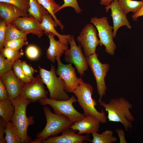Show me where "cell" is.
Wrapping results in <instances>:
<instances>
[{
    "label": "cell",
    "mask_w": 143,
    "mask_h": 143,
    "mask_svg": "<svg viewBox=\"0 0 143 143\" xmlns=\"http://www.w3.org/2000/svg\"><path fill=\"white\" fill-rule=\"evenodd\" d=\"M99 102L107 112L109 121L121 123L127 131L131 129L135 118L130 111L132 105L128 101L121 97L111 99L108 103L102 100Z\"/></svg>",
    "instance_id": "cell-1"
},
{
    "label": "cell",
    "mask_w": 143,
    "mask_h": 143,
    "mask_svg": "<svg viewBox=\"0 0 143 143\" xmlns=\"http://www.w3.org/2000/svg\"><path fill=\"white\" fill-rule=\"evenodd\" d=\"M43 109L46 118V124L43 130L36 134V138L30 142L31 143H39L50 136H57L64 130L70 128L73 123L66 116L52 113L47 106H44Z\"/></svg>",
    "instance_id": "cell-2"
},
{
    "label": "cell",
    "mask_w": 143,
    "mask_h": 143,
    "mask_svg": "<svg viewBox=\"0 0 143 143\" xmlns=\"http://www.w3.org/2000/svg\"><path fill=\"white\" fill-rule=\"evenodd\" d=\"M93 91V87L91 84L83 81L79 84L73 93L77 97V101L83 110V114L86 117H95L101 123H105L106 122L107 118L104 110L100 112L96 109L95 107L97 104L92 97Z\"/></svg>",
    "instance_id": "cell-3"
},
{
    "label": "cell",
    "mask_w": 143,
    "mask_h": 143,
    "mask_svg": "<svg viewBox=\"0 0 143 143\" xmlns=\"http://www.w3.org/2000/svg\"><path fill=\"white\" fill-rule=\"evenodd\" d=\"M12 102L15 107V112L11 121L17 128L23 143H30L32 140L27 134V129L34 122L33 116L27 117L26 109L27 105L32 102L20 94Z\"/></svg>",
    "instance_id": "cell-4"
},
{
    "label": "cell",
    "mask_w": 143,
    "mask_h": 143,
    "mask_svg": "<svg viewBox=\"0 0 143 143\" xmlns=\"http://www.w3.org/2000/svg\"><path fill=\"white\" fill-rule=\"evenodd\" d=\"M39 75L43 83L46 85L50 93V98L56 100H64L70 98L64 90L63 79L56 76L55 66L51 65L50 71L38 66Z\"/></svg>",
    "instance_id": "cell-5"
},
{
    "label": "cell",
    "mask_w": 143,
    "mask_h": 143,
    "mask_svg": "<svg viewBox=\"0 0 143 143\" xmlns=\"http://www.w3.org/2000/svg\"><path fill=\"white\" fill-rule=\"evenodd\" d=\"M77 101L74 95H72L69 99L66 100H56L47 97L38 101L42 105H50L53 108L54 113L59 115H64L73 123L79 121L86 117L83 114L76 110L73 105V103Z\"/></svg>",
    "instance_id": "cell-6"
},
{
    "label": "cell",
    "mask_w": 143,
    "mask_h": 143,
    "mask_svg": "<svg viewBox=\"0 0 143 143\" xmlns=\"http://www.w3.org/2000/svg\"><path fill=\"white\" fill-rule=\"evenodd\" d=\"M90 22L97 29L100 44L105 46L107 53L113 55L116 48V46L113 41V27L109 25L107 17H94L91 19Z\"/></svg>",
    "instance_id": "cell-7"
},
{
    "label": "cell",
    "mask_w": 143,
    "mask_h": 143,
    "mask_svg": "<svg viewBox=\"0 0 143 143\" xmlns=\"http://www.w3.org/2000/svg\"><path fill=\"white\" fill-rule=\"evenodd\" d=\"M98 55L96 53L86 57V61L96 79L97 88L99 96L98 101H102L106 93L107 87L105 78L109 70V66L107 64H102L98 58Z\"/></svg>",
    "instance_id": "cell-8"
},
{
    "label": "cell",
    "mask_w": 143,
    "mask_h": 143,
    "mask_svg": "<svg viewBox=\"0 0 143 143\" xmlns=\"http://www.w3.org/2000/svg\"><path fill=\"white\" fill-rule=\"evenodd\" d=\"M67 40L70 48L64 52V60L66 62L73 64L77 72L82 76L88 69V65L86 57L82 50V47L79 44L78 46L77 45L73 35H70Z\"/></svg>",
    "instance_id": "cell-9"
},
{
    "label": "cell",
    "mask_w": 143,
    "mask_h": 143,
    "mask_svg": "<svg viewBox=\"0 0 143 143\" xmlns=\"http://www.w3.org/2000/svg\"><path fill=\"white\" fill-rule=\"evenodd\" d=\"M97 30L92 24L85 25L77 38V40L83 48L84 54L88 57L95 53L97 46L100 42L97 37Z\"/></svg>",
    "instance_id": "cell-10"
},
{
    "label": "cell",
    "mask_w": 143,
    "mask_h": 143,
    "mask_svg": "<svg viewBox=\"0 0 143 143\" xmlns=\"http://www.w3.org/2000/svg\"><path fill=\"white\" fill-rule=\"evenodd\" d=\"M60 58L58 57L56 59L57 63L56 74L64 80L65 91L73 93L79 84L83 81L82 78L77 77L75 68L72 66V64H64L61 61Z\"/></svg>",
    "instance_id": "cell-11"
},
{
    "label": "cell",
    "mask_w": 143,
    "mask_h": 143,
    "mask_svg": "<svg viewBox=\"0 0 143 143\" xmlns=\"http://www.w3.org/2000/svg\"><path fill=\"white\" fill-rule=\"evenodd\" d=\"M43 83L40 75H38L29 82L24 83L20 94L32 102L47 97L49 91L45 90Z\"/></svg>",
    "instance_id": "cell-12"
},
{
    "label": "cell",
    "mask_w": 143,
    "mask_h": 143,
    "mask_svg": "<svg viewBox=\"0 0 143 143\" xmlns=\"http://www.w3.org/2000/svg\"><path fill=\"white\" fill-rule=\"evenodd\" d=\"M11 23L27 35L31 33L41 38L44 33V31L41 26V23L30 15L18 17Z\"/></svg>",
    "instance_id": "cell-13"
},
{
    "label": "cell",
    "mask_w": 143,
    "mask_h": 143,
    "mask_svg": "<svg viewBox=\"0 0 143 143\" xmlns=\"http://www.w3.org/2000/svg\"><path fill=\"white\" fill-rule=\"evenodd\" d=\"M106 12L109 9L111 11L110 16L113 22V34L114 38L116 36L118 29L120 27L125 26L128 29H131V26L126 15L120 8L118 0H114L105 8Z\"/></svg>",
    "instance_id": "cell-14"
},
{
    "label": "cell",
    "mask_w": 143,
    "mask_h": 143,
    "mask_svg": "<svg viewBox=\"0 0 143 143\" xmlns=\"http://www.w3.org/2000/svg\"><path fill=\"white\" fill-rule=\"evenodd\" d=\"M8 92L9 99L12 101L16 98L20 94L24 83L14 74L12 70L0 75Z\"/></svg>",
    "instance_id": "cell-15"
},
{
    "label": "cell",
    "mask_w": 143,
    "mask_h": 143,
    "mask_svg": "<svg viewBox=\"0 0 143 143\" xmlns=\"http://www.w3.org/2000/svg\"><path fill=\"white\" fill-rule=\"evenodd\" d=\"M75 131L72 129H67L62 132L60 136L50 137L39 143H82L90 141V134L79 135L75 133Z\"/></svg>",
    "instance_id": "cell-16"
},
{
    "label": "cell",
    "mask_w": 143,
    "mask_h": 143,
    "mask_svg": "<svg viewBox=\"0 0 143 143\" xmlns=\"http://www.w3.org/2000/svg\"><path fill=\"white\" fill-rule=\"evenodd\" d=\"M100 123L95 117H86L82 119L73 123L70 128L74 131H78L77 134L78 135L84 133L90 134L93 132H99Z\"/></svg>",
    "instance_id": "cell-17"
},
{
    "label": "cell",
    "mask_w": 143,
    "mask_h": 143,
    "mask_svg": "<svg viewBox=\"0 0 143 143\" xmlns=\"http://www.w3.org/2000/svg\"><path fill=\"white\" fill-rule=\"evenodd\" d=\"M28 13L25 12L15 5L7 3L0 2V17L7 25L19 17H28Z\"/></svg>",
    "instance_id": "cell-18"
},
{
    "label": "cell",
    "mask_w": 143,
    "mask_h": 143,
    "mask_svg": "<svg viewBox=\"0 0 143 143\" xmlns=\"http://www.w3.org/2000/svg\"><path fill=\"white\" fill-rule=\"evenodd\" d=\"M46 35L50 40L49 46L46 52V57L52 62L55 63L56 59L61 57L68 47L59 40H56L54 37L55 35L53 33L48 32Z\"/></svg>",
    "instance_id": "cell-19"
},
{
    "label": "cell",
    "mask_w": 143,
    "mask_h": 143,
    "mask_svg": "<svg viewBox=\"0 0 143 143\" xmlns=\"http://www.w3.org/2000/svg\"><path fill=\"white\" fill-rule=\"evenodd\" d=\"M50 14H44L43 16V20L40 25L44 31V33L46 34L48 32H51L57 36L59 41L61 43L68 46L67 39L70 35H62L58 32L55 29L58 25L52 18Z\"/></svg>",
    "instance_id": "cell-20"
},
{
    "label": "cell",
    "mask_w": 143,
    "mask_h": 143,
    "mask_svg": "<svg viewBox=\"0 0 143 143\" xmlns=\"http://www.w3.org/2000/svg\"><path fill=\"white\" fill-rule=\"evenodd\" d=\"M4 133L6 143H23L17 128L11 121L5 122Z\"/></svg>",
    "instance_id": "cell-21"
},
{
    "label": "cell",
    "mask_w": 143,
    "mask_h": 143,
    "mask_svg": "<svg viewBox=\"0 0 143 143\" xmlns=\"http://www.w3.org/2000/svg\"><path fill=\"white\" fill-rule=\"evenodd\" d=\"M15 112V107L12 101L8 99L0 101V116L5 122L11 121Z\"/></svg>",
    "instance_id": "cell-22"
},
{
    "label": "cell",
    "mask_w": 143,
    "mask_h": 143,
    "mask_svg": "<svg viewBox=\"0 0 143 143\" xmlns=\"http://www.w3.org/2000/svg\"><path fill=\"white\" fill-rule=\"evenodd\" d=\"M29 15L33 17L40 23L43 20V15L49 14L37 0H29Z\"/></svg>",
    "instance_id": "cell-23"
},
{
    "label": "cell",
    "mask_w": 143,
    "mask_h": 143,
    "mask_svg": "<svg viewBox=\"0 0 143 143\" xmlns=\"http://www.w3.org/2000/svg\"><path fill=\"white\" fill-rule=\"evenodd\" d=\"M119 6L126 15L131 12H137L143 6V0L140 1L133 0H118Z\"/></svg>",
    "instance_id": "cell-24"
},
{
    "label": "cell",
    "mask_w": 143,
    "mask_h": 143,
    "mask_svg": "<svg viewBox=\"0 0 143 143\" xmlns=\"http://www.w3.org/2000/svg\"><path fill=\"white\" fill-rule=\"evenodd\" d=\"M113 132L111 130H106L101 134L93 132L91 134L92 139L90 142L92 143H112L117 142V138L113 136Z\"/></svg>",
    "instance_id": "cell-25"
},
{
    "label": "cell",
    "mask_w": 143,
    "mask_h": 143,
    "mask_svg": "<svg viewBox=\"0 0 143 143\" xmlns=\"http://www.w3.org/2000/svg\"><path fill=\"white\" fill-rule=\"evenodd\" d=\"M39 3L51 15L54 20L59 25L61 30L63 31L64 25L57 19L54 12L60 7L59 4H57L54 0H37Z\"/></svg>",
    "instance_id": "cell-26"
},
{
    "label": "cell",
    "mask_w": 143,
    "mask_h": 143,
    "mask_svg": "<svg viewBox=\"0 0 143 143\" xmlns=\"http://www.w3.org/2000/svg\"><path fill=\"white\" fill-rule=\"evenodd\" d=\"M27 35L11 23L6 25L5 42L20 38L27 39Z\"/></svg>",
    "instance_id": "cell-27"
},
{
    "label": "cell",
    "mask_w": 143,
    "mask_h": 143,
    "mask_svg": "<svg viewBox=\"0 0 143 143\" xmlns=\"http://www.w3.org/2000/svg\"><path fill=\"white\" fill-rule=\"evenodd\" d=\"M0 50V54L8 60L14 63L24 55L23 51L19 52L8 47H4Z\"/></svg>",
    "instance_id": "cell-28"
},
{
    "label": "cell",
    "mask_w": 143,
    "mask_h": 143,
    "mask_svg": "<svg viewBox=\"0 0 143 143\" xmlns=\"http://www.w3.org/2000/svg\"><path fill=\"white\" fill-rule=\"evenodd\" d=\"M21 61L19 59L14 63L12 70L16 76L24 83H26L31 80L28 78L23 71L21 66Z\"/></svg>",
    "instance_id": "cell-29"
},
{
    "label": "cell",
    "mask_w": 143,
    "mask_h": 143,
    "mask_svg": "<svg viewBox=\"0 0 143 143\" xmlns=\"http://www.w3.org/2000/svg\"><path fill=\"white\" fill-rule=\"evenodd\" d=\"M28 44L26 38H20L5 42L4 46L19 51L23 46Z\"/></svg>",
    "instance_id": "cell-30"
},
{
    "label": "cell",
    "mask_w": 143,
    "mask_h": 143,
    "mask_svg": "<svg viewBox=\"0 0 143 143\" xmlns=\"http://www.w3.org/2000/svg\"><path fill=\"white\" fill-rule=\"evenodd\" d=\"M10 3L16 6L23 11L28 13L30 7L29 0H0V2Z\"/></svg>",
    "instance_id": "cell-31"
},
{
    "label": "cell",
    "mask_w": 143,
    "mask_h": 143,
    "mask_svg": "<svg viewBox=\"0 0 143 143\" xmlns=\"http://www.w3.org/2000/svg\"><path fill=\"white\" fill-rule=\"evenodd\" d=\"M14 63L10 61L0 54V75L4 74L11 70Z\"/></svg>",
    "instance_id": "cell-32"
},
{
    "label": "cell",
    "mask_w": 143,
    "mask_h": 143,
    "mask_svg": "<svg viewBox=\"0 0 143 143\" xmlns=\"http://www.w3.org/2000/svg\"><path fill=\"white\" fill-rule=\"evenodd\" d=\"M64 3L63 5L60 6L59 8L54 11L55 14L62 9L66 7H71L73 8L75 12L78 14H80L82 10L80 8L77 0H63Z\"/></svg>",
    "instance_id": "cell-33"
},
{
    "label": "cell",
    "mask_w": 143,
    "mask_h": 143,
    "mask_svg": "<svg viewBox=\"0 0 143 143\" xmlns=\"http://www.w3.org/2000/svg\"><path fill=\"white\" fill-rule=\"evenodd\" d=\"M25 52L27 57L31 60H35L37 59L40 55L39 48L36 46L33 45H30L28 46Z\"/></svg>",
    "instance_id": "cell-34"
},
{
    "label": "cell",
    "mask_w": 143,
    "mask_h": 143,
    "mask_svg": "<svg viewBox=\"0 0 143 143\" xmlns=\"http://www.w3.org/2000/svg\"><path fill=\"white\" fill-rule=\"evenodd\" d=\"M21 66L25 74L28 78L32 80L35 77L33 74L38 71L34 69L31 65L28 64L25 61H23L21 62Z\"/></svg>",
    "instance_id": "cell-35"
},
{
    "label": "cell",
    "mask_w": 143,
    "mask_h": 143,
    "mask_svg": "<svg viewBox=\"0 0 143 143\" xmlns=\"http://www.w3.org/2000/svg\"><path fill=\"white\" fill-rule=\"evenodd\" d=\"M6 28V22L1 19L0 21V50L4 48Z\"/></svg>",
    "instance_id": "cell-36"
},
{
    "label": "cell",
    "mask_w": 143,
    "mask_h": 143,
    "mask_svg": "<svg viewBox=\"0 0 143 143\" xmlns=\"http://www.w3.org/2000/svg\"><path fill=\"white\" fill-rule=\"evenodd\" d=\"M9 99V95L7 89L1 79L0 78V101Z\"/></svg>",
    "instance_id": "cell-37"
},
{
    "label": "cell",
    "mask_w": 143,
    "mask_h": 143,
    "mask_svg": "<svg viewBox=\"0 0 143 143\" xmlns=\"http://www.w3.org/2000/svg\"><path fill=\"white\" fill-rule=\"evenodd\" d=\"M5 122L3 118H0V143H6L5 138L3 137L4 130L5 128Z\"/></svg>",
    "instance_id": "cell-38"
},
{
    "label": "cell",
    "mask_w": 143,
    "mask_h": 143,
    "mask_svg": "<svg viewBox=\"0 0 143 143\" xmlns=\"http://www.w3.org/2000/svg\"><path fill=\"white\" fill-rule=\"evenodd\" d=\"M119 138L120 143H126L127 141L125 138V133L124 131L121 129L117 128L116 129Z\"/></svg>",
    "instance_id": "cell-39"
},
{
    "label": "cell",
    "mask_w": 143,
    "mask_h": 143,
    "mask_svg": "<svg viewBox=\"0 0 143 143\" xmlns=\"http://www.w3.org/2000/svg\"><path fill=\"white\" fill-rule=\"evenodd\" d=\"M142 16H143V6L137 12L133 14L132 18L135 21L138 17Z\"/></svg>",
    "instance_id": "cell-40"
},
{
    "label": "cell",
    "mask_w": 143,
    "mask_h": 143,
    "mask_svg": "<svg viewBox=\"0 0 143 143\" xmlns=\"http://www.w3.org/2000/svg\"><path fill=\"white\" fill-rule=\"evenodd\" d=\"M114 0H101L100 3L102 5L107 6L109 5Z\"/></svg>",
    "instance_id": "cell-41"
}]
</instances>
